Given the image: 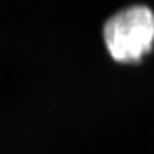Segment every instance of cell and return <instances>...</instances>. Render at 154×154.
I'll list each match as a JSON object with an SVG mask.
<instances>
[{
    "instance_id": "1",
    "label": "cell",
    "mask_w": 154,
    "mask_h": 154,
    "mask_svg": "<svg viewBox=\"0 0 154 154\" xmlns=\"http://www.w3.org/2000/svg\"><path fill=\"white\" fill-rule=\"evenodd\" d=\"M102 40L115 63L140 64L154 51V10L146 4L117 10L102 26Z\"/></svg>"
}]
</instances>
